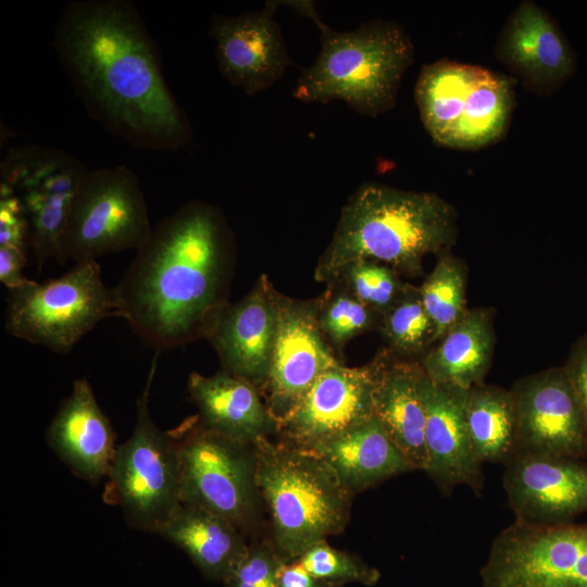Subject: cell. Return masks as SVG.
I'll return each instance as SVG.
<instances>
[{
	"mask_svg": "<svg viewBox=\"0 0 587 587\" xmlns=\"http://www.w3.org/2000/svg\"><path fill=\"white\" fill-rule=\"evenodd\" d=\"M117 316L97 260L77 262L60 277L9 290L5 329L20 339L67 354L105 317Z\"/></svg>",
	"mask_w": 587,
	"mask_h": 587,
	"instance_id": "cell-7",
	"label": "cell"
},
{
	"mask_svg": "<svg viewBox=\"0 0 587 587\" xmlns=\"http://www.w3.org/2000/svg\"><path fill=\"white\" fill-rule=\"evenodd\" d=\"M514 103L513 79L486 68L469 93L451 148L473 150L500 140Z\"/></svg>",
	"mask_w": 587,
	"mask_h": 587,
	"instance_id": "cell-28",
	"label": "cell"
},
{
	"mask_svg": "<svg viewBox=\"0 0 587 587\" xmlns=\"http://www.w3.org/2000/svg\"><path fill=\"white\" fill-rule=\"evenodd\" d=\"M420 362L385 357L373 391V415L404 457L411 471L425 470V409Z\"/></svg>",
	"mask_w": 587,
	"mask_h": 587,
	"instance_id": "cell-22",
	"label": "cell"
},
{
	"mask_svg": "<svg viewBox=\"0 0 587 587\" xmlns=\"http://www.w3.org/2000/svg\"><path fill=\"white\" fill-rule=\"evenodd\" d=\"M190 399L199 423L224 437L254 445L277 432V424L252 384L224 371L212 376L190 374Z\"/></svg>",
	"mask_w": 587,
	"mask_h": 587,
	"instance_id": "cell-21",
	"label": "cell"
},
{
	"mask_svg": "<svg viewBox=\"0 0 587 587\" xmlns=\"http://www.w3.org/2000/svg\"><path fill=\"white\" fill-rule=\"evenodd\" d=\"M297 561L315 577L340 587L348 583L373 586L380 578L377 569L358 555L332 547L327 540L314 544Z\"/></svg>",
	"mask_w": 587,
	"mask_h": 587,
	"instance_id": "cell-31",
	"label": "cell"
},
{
	"mask_svg": "<svg viewBox=\"0 0 587 587\" xmlns=\"http://www.w3.org/2000/svg\"><path fill=\"white\" fill-rule=\"evenodd\" d=\"M277 296L265 277L240 301L226 305L209 337L223 371L259 390L267 382L277 329Z\"/></svg>",
	"mask_w": 587,
	"mask_h": 587,
	"instance_id": "cell-19",
	"label": "cell"
},
{
	"mask_svg": "<svg viewBox=\"0 0 587 587\" xmlns=\"http://www.w3.org/2000/svg\"><path fill=\"white\" fill-rule=\"evenodd\" d=\"M228 266L220 212L186 203L158 223L113 288L117 317L159 352L209 336L226 307Z\"/></svg>",
	"mask_w": 587,
	"mask_h": 587,
	"instance_id": "cell-2",
	"label": "cell"
},
{
	"mask_svg": "<svg viewBox=\"0 0 587 587\" xmlns=\"http://www.w3.org/2000/svg\"><path fill=\"white\" fill-rule=\"evenodd\" d=\"M563 367L587 419V332L572 344Z\"/></svg>",
	"mask_w": 587,
	"mask_h": 587,
	"instance_id": "cell-36",
	"label": "cell"
},
{
	"mask_svg": "<svg viewBox=\"0 0 587 587\" xmlns=\"http://www.w3.org/2000/svg\"><path fill=\"white\" fill-rule=\"evenodd\" d=\"M379 314L362 303L347 288L334 295L323 307L317 319L321 330L337 348L351 338L371 329Z\"/></svg>",
	"mask_w": 587,
	"mask_h": 587,
	"instance_id": "cell-33",
	"label": "cell"
},
{
	"mask_svg": "<svg viewBox=\"0 0 587 587\" xmlns=\"http://www.w3.org/2000/svg\"><path fill=\"white\" fill-rule=\"evenodd\" d=\"M425 409L426 466L424 472L442 496L466 486L479 497L485 485L483 463L476 458L466 427L470 389L437 384L425 373L420 380Z\"/></svg>",
	"mask_w": 587,
	"mask_h": 587,
	"instance_id": "cell-16",
	"label": "cell"
},
{
	"mask_svg": "<svg viewBox=\"0 0 587 587\" xmlns=\"http://www.w3.org/2000/svg\"><path fill=\"white\" fill-rule=\"evenodd\" d=\"M386 354L360 367L338 364L317 377L277 424L282 442L311 450L373 417V391Z\"/></svg>",
	"mask_w": 587,
	"mask_h": 587,
	"instance_id": "cell-13",
	"label": "cell"
},
{
	"mask_svg": "<svg viewBox=\"0 0 587 587\" xmlns=\"http://www.w3.org/2000/svg\"><path fill=\"white\" fill-rule=\"evenodd\" d=\"M161 352L154 351L145 388L136 401L130 437L120 445L108 473L104 499L117 504L136 529L157 533L182 503V466L176 439L162 432L149 410Z\"/></svg>",
	"mask_w": 587,
	"mask_h": 587,
	"instance_id": "cell-6",
	"label": "cell"
},
{
	"mask_svg": "<svg viewBox=\"0 0 587 587\" xmlns=\"http://www.w3.org/2000/svg\"><path fill=\"white\" fill-rule=\"evenodd\" d=\"M510 390L517 420L514 457H587V419L563 365L524 376Z\"/></svg>",
	"mask_w": 587,
	"mask_h": 587,
	"instance_id": "cell-12",
	"label": "cell"
},
{
	"mask_svg": "<svg viewBox=\"0 0 587 587\" xmlns=\"http://www.w3.org/2000/svg\"><path fill=\"white\" fill-rule=\"evenodd\" d=\"M153 228L137 176L126 165L87 172L62 240L64 262L140 249Z\"/></svg>",
	"mask_w": 587,
	"mask_h": 587,
	"instance_id": "cell-9",
	"label": "cell"
},
{
	"mask_svg": "<svg viewBox=\"0 0 587 587\" xmlns=\"http://www.w3.org/2000/svg\"><path fill=\"white\" fill-rule=\"evenodd\" d=\"M438 341L420 362L429 379L464 389L484 383L496 344L492 309H469Z\"/></svg>",
	"mask_w": 587,
	"mask_h": 587,
	"instance_id": "cell-24",
	"label": "cell"
},
{
	"mask_svg": "<svg viewBox=\"0 0 587 587\" xmlns=\"http://www.w3.org/2000/svg\"><path fill=\"white\" fill-rule=\"evenodd\" d=\"M277 584L278 587H340L315 577L299 561L282 563Z\"/></svg>",
	"mask_w": 587,
	"mask_h": 587,
	"instance_id": "cell-38",
	"label": "cell"
},
{
	"mask_svg": "<svg viewBox=\"0 0 587 587\" xmlns=\"http://www.w3.org/2000/svg\"><path fill=\"white\" fill-rule=\"evenodd\" d=\"M309 451L324 459L352 495L411 471L402 453L374 416Z\"/></svg>",
	"mask_w": 587,
	"mask_h": 587,
	"instance_id": "cell-23",
	"label": "cell"
},
{
	"mask_svg": "<svg viewBox=\"0 0 587 587\" xmlns=\"http://www.w3.org/2000/svg\"><path fill=\"white\" fill-rule=\"evenodd\" d=\"M185 551L204 577L226 579L247 551L246 536L228 521L180 503L157 533Z\"/></svg>",
	"mask_w": 587,
	"mask_h": 587,
	"instance_id": "cell-25",
	"label": "cell"
},
{
	"mask_svg": "<svg viewBox=\"0 0 587 587\" xmlns=\"http://www.w3.org/2000/svg\"><path fill=\"white\" fill-rule=\"evenodd\" d=\"M497 59L530 92L548 96L572 74L574 58L561 30L539 4L522 1L495 46Z\"/></svg>",
	"mask_w": 587,
	"mask_h": 587,
	"instance_id": "cell-18",
	"label": "cell"
},
{
	"mask_svg": "<svg viewBox=\"0 0 587 587\" xmlns=\"http://www.w3.org/2000/svg\"><path fill=\"white\" fill-rule=\"evenodd\" d=\"M502 485L515 521L533 525L572 523L587 512V463L551 455H516Z\"/></svg>",
	"mask_w": 587,
	"mask_h": 587,
	"instance_id": "cell-15",
	"label": "cell"
},
{
	"mask_svg": "<svg viewBox=\"0 0 587 587\" xmlns=\"http://www.w3.org/2000/svg\"><path fill=\"white\" fill-rule=\"evenodd\" d=\"M482 587H587V523L515 521L494 538Z\"/></svg>",
	"mask_w": 587,
	"mask_h": 587,
	"instance_id": "cell-11",
	"label": "cell"
},
{
	"mask_svg": "<svg viewBox=\"0 0 587 587\" xmlns=\"http://www.w3.org/2000/svg\"><path fill=\"white\" fill-rule=\"evenodd\" d=\"M253 446L271 544L284 563L299 560L314 544L345 529L353 495L324 459L268 438Z\"/></svg>",
	"mask_w": 587,
	"mask_h": 587,
	"instance_id": "cell-5",
	"label": "cell"
},
{
	"mask_svg": "<svg viewBox=\"0 0 587 587\" xmlns=\"http://www.w3.org/2000/svg\"><path fill=\"white\" fill-rule=\"evenodd\" d=\"M53 47L89 116L138 149L186 145L190 124L162 72L158 47L126 0L70 2Z\"/></svg>",
	"mask_w": 587,
	"mask_h": 587,
	"instance_id": "cell-1",
	"label": "cell"
},
{
	"mask_svg": "<svg viewBox=\"0 0 587 587\" xmlns=\"http://www.w3.org/2000/svg\"><path fill=\"white\" fill-rule=\"evenodd\" d=\"M321 50L294 88L302 102L341 100L360 114L376 117L394 108L414 46L395 21L374 20L350 32H336L322 21Z\"/></svg>",
	"mask_w": 587,
	"mask_h": 587,
	"instance_id": "cell-4",
	"label": "cell"
},
{
	"mask_svg": "<svg viewBox=\"0 0 587 587\" xmlns=\"http://www.w3.org/2000/svg\"><path fill=\"white\" fill-rule=\"evenodd\" d=\"M28 233V220L20 197L0 184V246L26 250Z\"/></svg>",
	"mask_w": 587,
	"mask_h": 587,
	"instance_id": "cell-35",
	"label": "cell"
},
{
	"mask_svg": "<svg viewBox=\"0 0 587 587\" xmlns=\"http://www.w3.org/2000/svg\"><path fill=\"white\" fill-rule=\"evenodd\" d=\"M275 4L236 16H214L211 34L222 75L253 96L276 83L292 63L278 23Z\"/></svg>",
	"mask_w": 587,
	"mask_h": 587,
	"instance_id": "cell-17",
	"label": "cell"
},
{
	"mask_svg": "<svg viewBox=\"0 0 587 587\" xmlns=\"http://www.w3.org/2000/svg\"><path fill=\"white\" fill-rule=\"evenodd\" d=\"M340 364L326 345L317 308L277 298V329L267 382V409L278 424L300 402L313 383Z\"/></svg>",
	"mask_w": 587,
	"mask_h": 587,
	"instance_id": "cell-14",
	"label": "cell"
},
{
	"mask_svg": "<svg viewBox=\"0 0 587 587\" xmlns=\"http://www.w3.org/2000/svg\"><path fill=\"white\" fill-rule=\"evenodd\" d=\"M88 170L72 154L54 148H10L0 164V184L21 199L29 225L28 246L38 273L53 258L64 264L62 240L71 209Z\"/></svg>",
	"mask_w": 587,
	"mask_h": 587,
	"instance_id": "cell-10",
	"label": "cell"
},
{
	"mask_svg": "<svg viewBox=\"0 0 587 587\" xmlns=\"http://www.w3.org/2000/svg\"><path fill=\"white\" fill-rule=\"evenodd\" d=\"M172 434L182 466V503L223 517L245 536L252 534L264 507L254 446L216 434L197 417Z\"/></svg>",
	"mask_w": 587,
	"mask_h": 587,
	"instance_id": "cell-8",
	"label": "cell"
},
{
	"mask_svg": "<svg viewBox=\"0 0 587 587\" xmlns=\"http://www.w3.org/2000/svg\"><path fill=\"white\" fill-rule=\"evenodd\" d=\"M379 317L384 338L402 357L421 354L436 342V329L422 303L419 287L407 284L398 299Z\"/></svg>",
	"mask_w": 587,
	"mask_h": 587,
	"instance_id": "cell-30",
	"label": "cell"
},
{
	"mask_svg": "<svg viewBox=\"0 0 587 587\" xmlns=\"http://www.w3.org/2000/svg\"><path fill=\"white\" fill-rule=\"evenodd\" d=\"M26 250L13 246H0V280L8 290L20 288L30 282L23 274Z\"/></svg>",
	"mask_w": 587,
	"mask_h": 587,
	"instance_id": "cell-37",
	"label": "cell"
},
{
	"mask_svg": "<svg viewBox=\"0 0 587 587\" xmlns=\"http://www.w3.org/2000/svg\"><path fill=\"white\" fill-rule=\"evenodd\" d=\"M485 70L447 59L421 68L415 102L424 128L435 143L452 147L469 93Z\"/></svg>",
	"mask_w": 587,
	"mask_h": 587,
	"instance_id": "cell-26",
	"label": "cell"
},
{
	"mask_svg": "<svg viewBox=\"0 0 587 587\" xmlns=\"http://www.w3.org/2000/svg\"><path fill=\"white\" fill-rule=\"evenodd\" d=\"M340 277L355 298L379 315L398 299L407 285L392 267L371 260L354 262Z\"/></svg>",
	"mask_w": 587,
	"mask_h": 587,
	"instance_id": "cell-32",
	"label": "cell"
},
{
	"mask_svg": "<svg viewBox=\"0 0 587 587\" xmlns=\"http://www.w3.org/2000/svg\"><path fill=\"white\" fill-rule=\"evenodd\" d=\"M47 441L80 478L96 482L108 475L116 450L115 433L87 379L74 382L47 428Z\"/></svg>",
	"mask_w": 587,
	"mask_h": 587,
	"instance_id": "cell-20",
	"label": "cell"
},
{
	"mask_svg": "<svg viewBox=\"0 0 587 587\" xmlns=\"http://www.w3.org/2000/svg\"><path fill=\"white\" fill-rule=\"evenodd\" d=\"M466 427L480 463L508 464L515 455L517 420L510 389L480 383L470 389Z\"/></svg>",
	"mask_w": 587,
	"mask_h": 587,
	"instance_id": "cell-27",
	"label": "cell"
},
{
	"mask_svg": "<svg viewBox=\"0 0 587 587\" xmlns=\"http://www.w3.org/2000/svg\"><path fill=\"white\" fill-rule=\"evenodd\" d=\"M467 272L464 262L449 252L439 254L433 271L419 287L438 341L466 313Z\"/></svg>",
	"mask_w": 587,
	"mask_h": 587,
	"instance_id": "cell-29",
	"label": "cell"
},
{
	"mask_svg": "<svg viewBox=\"0 0 587 587\" xmlns=\"http://www.w3.org/2000/svg\"><path fill=\"white\" fill-rule=\"evenodd\" d=\"M282 563L271 541H252L223 584L225 587H278Z\"/></svg>",
	"mask_w": 587,
	"mask_h": 587,
	"instance_id": "cell-34",
	"label": "cell"
},
{
	"mask_svg": "<svg viewBox=\"0 0 587 587\" xmlns=\"http://www.w3.org/2000/svg\"><path fill=\"white\" fill-rule=\"evenodd\" d=\"M458 230V212L435 192L363 185L344 207L315 278L338 279L348 266L361 260L417 275L426 255L448 252L457 241Z\"/></svg>",
	"mask_w": 587,
	"mask_h": 587,
	"instance_id": "cell-3",
	"label": "cell"
}]
</instances>
